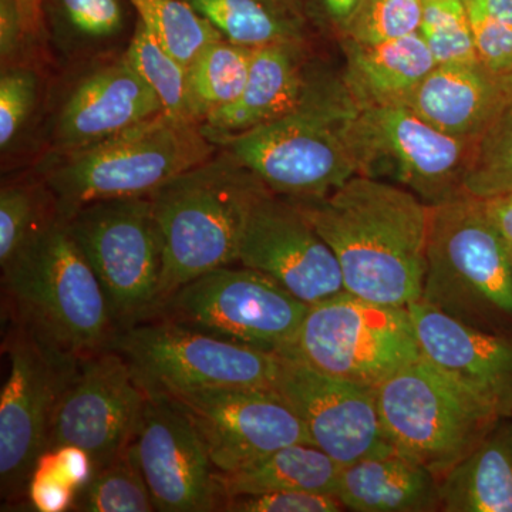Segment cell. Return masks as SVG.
I'll list each match as a JSON object with an SVG mask.
<instances>
[{
  "instance_id": "cell-1",
  "label": "cell",
  "mask_w": 512,
  "mask_h": 512,
  "mask_svg": "<svg viewBox=\"0 0 512 512\" xmlns=\"http://www.w3.org/2000/svg\"><path fill=\"white\" fill-rule=\"evenodd\" d=\"M292 201L335 252L346 292L382 305L420 301L430 207L416 194L356 175L326 197Z\"/></svg>"
},
{
  "instance_id": "cell-2",
  "label": "cell",
  "mask_w": 512,
  "mask_h": 512,
  "mask_svg": "<svg viewBox=\"0 0 512 512\" xmlns=\"http://www.w3.org/2000/svg\"><path fill=\"white\" fill-rule=\"evenodd\" d=\"M2 286L13 322L47 345L80 360L110 348L106 293L59 212L3 266Z\"/></svg>"
},
{
  "instance_id": "cell-3",
  "label": "cell",
  "mask_w": 512,
  "mask_h": 512,
  "mask_svg": "<svg viewBox=\"0 0 512 512\" xmlns=\"http://www.w3.org/2000/svg\"><path fill=\"white\" fill-rule=\"evenodd\" d=\"M268 191L220 148L150 195L164 241L161 303L192 279L238 264L249 215Z\"/></svg>"
},
{
  "instance_id": "cell-4",
  "label": "cell",
  "mask_w": 512,
  "mask_h": 512,
  "mask_svg": "<svg viewBox=\"0 0 512 512\" xmlns=\"http://www.w3.org/2000/svg\"><path fill=\"white\" fill-rule=\"evenodd\" d=\"M218 150L200 124L161 113L93 146L47 154L40 177L69 218L92 202L150 197Z\"/></svg>"
},
{
  "instance_id": "cell-5",
  "label": "cell",
  "mask_w": 512,
  "mask_h": 512,
  "mask_svg": "<svg viewBox=\"0 0 512 512\" xmlns=\"http://www.w3.org/2000/svg\"><path fill=\"white\" fill-rule=\"evenodd\" d=\"M420 301L488 330L512 328V264L507 242L488 221L480 198L463 195L430 207Z\"/></svg>"
},
{
  "instance_id": "cell-6",
  "label": "cell",
  "mask_w": 512,
  "mask_h": 512,
  "mask_svg": "<svg viewBox=\"0 0 512 512\" xmlns=\"http://www.w3.org/2000/svg\"><path fill=\"white\" fill-rule=\"evenodd\" d=\"M357 113L352 97L325 101L222 138L217 146L279 197H326L360 173L353 143Z\"/></svg>"
},
{
  "instance_id": "cell-7",
  "label": "cell",
  "mask_w": 512,
  "mask_h": 512,
  "mask_svg": "<svg viewBox=\"0 0 512 512\" xmlns=\"http://www.w3.org/2000/svg\"><path fill=\"white\" fill-rule=\"evenodd\" d=\"M376 397L394 450L426 467L437 480L503 420L490 404L424 357L380 384Z\"/></svg>"
},
{
  "instance_id": "cell-8",
  "label": "cell",
  "mask_w": 512,
  "mask_h": 512,
  "mask_svg": "<svg viewBox=\"0 0 512 512\" xmlns=\"http://www.w3.org/2000/svg\"><path fill=\"white\" fill-rule=\"evenodd\" d=\"M281 356L377 389L421 359L407 306L382 305L349 292L311 305Z\"/></svg>"
},
{
  "instance_id": "cell-9",
  "label": "cell",
  "mask_w": 512,
  "mask_h": 512,
  "mask_svg": "<svg viewBox=\"0 0 512 512\" xmlns=\"http://www.w3.org/2000/svg\"><path fill=\"white\" fill-rule=\"evenodd\" d=\"M64 220L99 278L117 330L151 318L164 276V241L151 198L92 202Z\"/></svg>"
},
{
  "instance_id": "cell-10",
  "label": "cell",
  "mask_w": 512,
  "mask_h": 512,
  "mask_svg": "<svg viewBox=\"0 0 512 512\" xmlns=\"http://www.w3.org/2000/svg\"><path fill=\"white\" fill-rule=\"evenodd\" d=\"M117 350L146 389L252 387L274 390L276 353L251 348L181 323L150 318L117 330Z\"/></svg>"
},
{
  "instance_id": "cell-11",
  "label": "cell",
  "mask_w": 512,
  "mask_h": 512,
  "mask_svg": "<svg viewBox=\"0 0 512 512\" xmlns=\"http://www.w3.org/2000/svg\"><path fill=\"white\" fill-rule=\"evenodd\" d=\"M309 308L261 272L229 265L178 288L151 318L279 355L292 345Z\"/></svg>"
},
{
  "instance_id": "cell-12",
  "label": "cell",
  "mask_w": 512,
  "mask_h": 512,
  "mask_svg": "<svg viewBox=\"0 0 512 512\" xmlns=\"http://www.w3.org/2000/svg\"><path fill=\"white\" fill-rule=\"evenodd\" d=\"M3 352L10 367L0 392V490L5 500L19 503L26 498L37 458L50 447L57 407L80 359L16 322Z\"/></svg>"
},
{
  "instance_id": "cell-13",
  "label": "cell",
  "mask_w": 512,
  "mask_h": 512,
  "mask_svg": "<svg viewBox=\"0 0 512 512\" xmlns=\"http://www.w3.org/2000/svg\"><path fill=\"white\" fill-rule=\"evenodd\" d=\"M359 175L412 191L429 207L457 200L476 141L450 136L407 106L360 110L353 123Z\"/></svg>"
},
{
  "instance_id": "cell-14",
  "label": "cell",
  "mask_w": 512,
  "mask_h": 512,
  "mask_svg": "<svg viewBox=\"0 0 512 512\" xmlns=\"http://www.w3.org/2000/svg\"><path fill=\"white\" fill-rule=\"evenodd\" d=\"M146 399V387L117 350L94 353L80 360L64 390L50 447L83 448L100 470L133 443Z\"/></svg>"
},
{
  "instance_id": "cell-15",
  "label": "cell",
  "mask_w": 512,
  "mask_h": 512,
  "mask_svg": "<svg viewBox=\"0 0 512 512\" xmlns=\"http://www.w3.org/2000/svg\"><path fill=\"white\" fill-rule=\"evenodd\" d=\"M167 393L200 431L218 473L291 444H313L298 414L275 390L205 387Z\"/></svg>"
},
{
  "instance_id": "cell-16",
  "label": "cell",
  "mask_w": 512,
  "mask_h": 512,
  "mask_svg": "<svg viewBox=\"0 0 512 512\" xmlns=\"http://www.w3.org/2000/svg\"><path fill=\"white\" fill-rule=\"evenodd\" d=\"M133 446L157 511H220L217 468L200 431L171 394L147 389Z\"/></svg>"
},
{
  "instance_id": "cell-17",
  "label": "cell",
  "mask_w": 512,
  "mask_h": 512,
  "mask_svg": "<svg viewBox=\"0 0 512 512\" xmlns=\"http://www.w3.org/2000/svg\"><path fill=\"white\" fill-rule=\"evenodd\" d=\"M274 390L295 410L312 443L342 466L393 453L376 389L278 355Z\"/></svg>"
},
{
  "instance_id": "cell-18",
  "label": "cell",
  "mask_w": 512,
  "mask_h": 512,
  "mask_svg": "<svg viewBox=\"0 0 512 512\" xmlns=\"http://www.w3.org/2000/svg\"><path fill=\"white\" fill-rule=\"evenodd\" d=\"M343 97L352 96L342 70L316 56L312 40L275 43L255 49L244 92L201 128L217 144L293 111Z\"/></svg>"
},
{
  "instance_id": "cell-19",
  "label": "cell",
  "mask_w": 512,
  "mask_h": 512,
  "mask_svg": "<svg viewBox=\"0 0 512 512\" xmlns=\"http://www.w3.org/2000/svg\"><path fill=\"white\" fill-rule=\"evenodd\" d=\"M238 264L268 276L308 305L345 292L328 242L295 202L271 191L252 208Z\"/></svg>"
},
{
  "instance_id": "cell-20",
  "label": "cell",
  "mask_w": 512,
  "mask_h": 512,
  "mask_svg": "<svg viewBox=\"0 0 512 512\" xmlns=\"http://www.w3.org/2000/svg\"><path fill=\"white\" fill-rule=\"evenodd\" d=\"M64 90L47 128V154L93 146L164 113L124 52L83 64Z\"/></svg>"
},
{
  "instance_id": "cell-21",
  "label": "cell",
  "mask_w": 512,
  "mask_h": 512,
  "mask_svg": "<svg viewBox=\"0 0 512 512\" xmlns=\"http://www.w3.org/2000/svg\"><path fill=\"white\" fill-rule=\"evenodd\" d=\"M407 309L421 357L511 419L512 336L474 328L423 301Z\"/></svg>"
},
{
  "instance_id": "cell-22",
  "label": "cell",
  "mask_w": 512,
  "mask_h": 512,
  "mask_svg": "<svg viewBox=\"0 0 512 512\" xmlns=\"http://www.w3.org/2000/svg\"><path fill=\"white\" fill-rule=\"evenodd\" d=\"M512 93V73L485 64L439 63L414 90L406 106L450 136L477 141Z\"/></svg>"
},
{
  "instance_id": "cell-23",
  "label": "cell",
  "mask_w": 512,
  "mask_h": 512,
  "mask_svg": "<svg viewBox=\"0 0 512 512\" xmlns=\"http://www.w3.org/2000/svg\"><path fill=\"white\" fill-rule=\"evenodd\" d=\"M342 74L357 109L406 106L414 90L436 67V59L420 33L363 45L342 40Z\"/></svg>"
},
{
  "instance_id": "cell-24",
  "label": "cell",
  "mask_w": 512,
  "mask_h": 512,
  "mask_svg": "<svg viewBox=\"0 0 512 512\" xmlns=\"http://www.w3.org/2000/svg\"><path fill=\"white\" fill-rule=\"evenodd\" d=\"M336 497L355 512L440 511L439 480L397 451L343 466Z\"/></svg>"
},
{
  "instance_id": "cell-25",
  "label": "cell",
  "mask_w": 512,
  "mask_h": 512,
  "mask_svg": "<svg viewBox=\"0 0 512 512\" xmlns=\"http://www.w3.org/2000/svg\"><path fill=\"white\" fill-rule=\"evenodd\" d=\"M440 511L512 512V417L439 478Z\"/></svg>"
},
{
  "instance_id": "cell-26",
  "label": "cell",
  "mask_w": 512,
  "mask_h": 512,
  "mask_svg": "<svg viewBox=\"0 0 512 512\" xmlns=\"http://www.w3.org/2000/svg\"><path fill=\"white\" fill-rule=\"evenodd\" d=\"M46 39L64 62L83 66L116 55L130 26L128 0H40Z\"/></svg>"
},
{
  "instance_id": "cell-27",
  "label": "cell",
  "mask_w": 512,
  "mask_h": 512,
  "mask_svg": "<svg viewBox=\"0 0 512 512\" xmlns=\"http://www.w3.org/2000/svg\"><path fill=\"white\" fill-rule=\"evenodd\" d=\"M342 464L315 444H291L247 466L218 473L222 501L237 495L309 491L336 495Z\"/></svg>"
},
{
  "instance_id": "cell-28",
  "label": "cell",
  "mask_w": 512,
  "mask_h": 512,
  "mask_svg": "<svg viewBox=\"0 0 512 512\" xmlns=\"http://www.w3.org/2000/svg\"><path fill=\"white\" fill-rule=\"evenodd\" d=\"M235 45L259 49L312 40L313 32L293 0H184Z\"/></svg>"
},
{
  "instance_id": "cell-29",
  "label": "cell",
  "mask_w": 512,
  "mask_h": 512,
  "mask_svg": "<svg viewBox=\"0 0 512 512\" xmlns=\"http://www.w3.org/2000/svg\"><path fill=\"white\" fill-rule=\"evenodd\" d=\"M255 49L228 40H212L188 63V100L192 120L208 117L239 99L247 84Z\"/></svg>"
},
{
  "instance_id": "cell-30",
  "label": "cell",
  "mask_w": 512,
  "mask_h": 512,
  "mask_svg": "<svg viewBox=\"0 0 512 512\" xmlns=\"http://www.w3.org/2000/svg\"><path fill=\"white\" fill-rule=\"evenodd\" d=\"M124 55L156 94L164 114L171 119L195 123L188 100L187 66L168 52L137 16Z\"/></svg>"
},
{
  "instance_id": "cell-31",
  "label": "cell",
  "mask_w": 512,
  "mask_h": 512,
  "mask_svg": "<svg viewBox=\"0 0 512 512\" xmlns=\"http://www.w3.org/2000/svg\"><path fill=\"white\" fill-rule=\"evenodd\" d=\"M73 510L83 512L157 511L138 463L133 443L106 467L94 473L77 495Z\"/></svg>"
},
{
  "instance_id": "cell-32",
  "label": "cell",
  "mask_w": 512,
  "mask_h": 512,
  "mask_svg": "<svg viewBox=\"0 0 512 512\" xmlns=\"http://www.w3.org/2000/svg\"><path fill=\"white\" fill-rule=\"evenodd\" d=\"M137 19L158 42L188 66L212 40L220 39L210 23L184 0H128Z\"/></svg>"
},
{
  "instance_id": "cell-33",
  "label": "cell",
  "mask_w": 512,
  "mask_h": 512,
  "mask_svg": "<svg viewBox=\"0 0 512 512\" xmlns=\"http://www.w3.org/2000/svg\"><path fill=\"white\" fill-rule=\"evenodd\" d=\"M57 212L45 183L3 184L0 190V266L15 258Z\"/></svg>"
},
{
  "instance_id": "cell-34",
  "label": "cell",
  "mask_w": 512,
  "mask_h": 512,
  "mask_svg": "<svg viewBox=\"0 0 512 512\" xmlns=\"http://www.w3.org/2000/svg\"><path fill=\"white\" fill-rule=\"evenodd\" d=\"M464 190L480 200L512 190V93L477 141Z\"/></svg>"
},
{
  "instance_id": "cell-35",
  "label": "cell",
  "mask_w": 512,
  "mask_h": 512,
  "mask_svg": "<svg viewBox=\"0 0 512 512\" xmlns=\"http://www.w3.org/2000/svg\"><path fill=\"white\" fill-rule=\"evenodd\" d=\"M419 33L437 64L480 60L464 0H421Z\"/></svg>"
},
{
  "instance_id": "cell-36",
  "label": "cell",
  "mask_w": 512,
  "mask_h": 512,
  "mask_svg": "<svg viewBox=\"0 0 512 512\" xmlns=\"http://www.w3.org/2000/svg\"><path fill=\"white\" fill-rule=\"evenodd\" d=\"M42 77L33 64L2 67L0 73V150L18 143L39 109Z\"/></svg>"
},
{
  "instance_id": "cell-37",
  "label": "cell",
  "mask_w": 512,
  "mask_h": 512,
  "mask_svg": "<svg viewBox=\"0 0 512 512\" xmlns=\"http://www.w3.org/2000/svg\"><path fill=\"white\" fill-rule=\"evenodd\" d=\"M480 62L512 73V0H464Z\"/></svg>"
},
{
  "instance_id": "cell-38",
  "label": "cell",
  "mask_w": 512,
  "mask_h": 512,
  "mask_svg": "<svg viewBox=\"0 0 512 512\" xmlns=\"http://www.w3.org/2000/svg\"><path fill=\"white\" fill-rule=\"evenodd\" d=\"M420 23L421 0H363L342 40L363 45L389 42L419 33Z\"/></svg>"
},
{
  "instance_id": "cell-39",
  "label": "cell",
  "mask_w": 512,
  "mask_h": 512,
  "mask_svg": "<svg viewBox=\"0 0 512 512\" xmlns=\"http://www.w3.org/2000/svg\"><path fill=\"white\" fill-rule=\"evenodd\" d=\"M346 508L332 494L309 491L237 495L222 501L220 511L228 512H340Z\"/></svg>"
},
{
  "instance_id": "cell-40",
  "label": "cell",
  "mask_w": 512,
  "mask_h": 512,
  "mask_svg": "<svg viewBox=\"0 0 512 512\" xmlns=\"http://www.w3.org/2000/svg\"><path fill=\"white\" fill-rule=\"evenodd\" d=\"M79 491L67 480L56 464L52 450L47 448L37 458L30 476L26 501L30 507L40 512H63L76 503Z\"/></svg>"
},
{
  "instance_id": "cell-41",
  "label": "cell",
  "mask_w": 512,
  "mask_h": 512,
  "mask_svg": "<svg viewBox=\"0 0 512 512\" xmlns=\"http://www.w3.org/2000/svg\"><path fill=\"white\" fill-rule=\"evenodd\" d=\"M313 33L338 43L348 33L363 0H293Z\"/></svg>"
},
{
  "instance_id": "cell-42",
  "label": "cell",
  "mask_w": 512,
  "mask_h": 512,
  "mask_svg": "<svg viewBox=\"0 0 512 512\" xmlns=\"http://www.w3.org/2000/svg\"><path fill=\"white\" fill-rule=\"evenodd\" d=\"M33 45L18 0H0V63L2 67L25 64L23 56Z\"/></svg>"
},
{
  "instance_id": "cell-43",
  "label": "cell",
  "mask_w": 512,
  "mask_h": 512,
  "mask_svg": "<svg viewBox=\"0 0 512 512\" xmlns=\"http://www.w3.org/2000/svg\"><path fill=\"white\" fill-rule=\"evenodd\" d=\"M481 201L485 215L495 231L505 242L512 244V190Z\"/></svg>"
},
{
  "instance_id": "cell-44",
  "label": "cell",
  "mask_w": 512,
  "mask_h": 512,
  "mask_svg": "<svg viewBox=\"0 0 512 512\" xmlns=\"http://www.w3.org/2000/svg\"><path fill=\"white\" fill-rule=\"evenodd\" d=\"M26 32L33 43L46 40L45 23H43L42 3L40 0H18Z\"/></svg>"
},
{
  "instance_id": "cell-45",
  "label": "cell",
  "mask_w": 512,
  "mask_h": 512,
  "mask_svg": "<svg viewBox=\"0 0 512 512\" xmlns=\"http://www.w3.org/2000/svg\"><path fill=\"white\" fill-rule=\"evenodd\" d=\"M507 248H508V255H510L511 264H512V244H510V242H507Z\"/></svg>"
}]
</instances>
